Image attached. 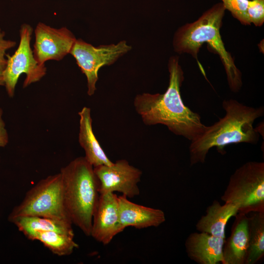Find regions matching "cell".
<instances>
[{
	"mask_svg": "<svg viewBox=\"0 0 264 264\" xmlns=\"http://www.w3.org/2000/svg\"><path fill=\"white\" fill-rule=\"evenodd\" d=\"M168 68L169 82L165 92L137 94L134 99L135 110L145 125H164L174 134L192 141L204 132L206 126L201 122L200 115L183 102L180 87L184 72L177 56L170 57Z\"/></svg>",
	"mask_w": 264,
	"mask_h": 264,
	"instance_id": "6da1fadb",
	"label": "cell"
},
{
	"mask_svg": "<svg viewBox=\"0 0 264 264\" xmlns=\"http://www.w3.org/2000/svg\"><path fill=\"white\" fill-rule=\"evenodd\" d=\"M222 106L225 111L224 116L212 125L206 126L199 136L191 141V166L204 163L212 148H217L218 152L223 154L224 148L228 145L256 144L259 141L260 134L253 123L264 115L263 107H249L232 99L223 100Z\"/></svg>",
	"mask_w": 264,
	"mask_h": 264,
	"instance_id": "7a4b0ae2",
	"label": "cell"
},
{
	"mask_svg": "<svg viewBox=\"0 0 264 264\" xmlns=\"http://www.w3.org/2000/svg\"><path fill=\"white\" fill-rule=\"evenodd\" d=\"M225 8L220 2L206 10L197 20L180 26L175 32L173 46L178 54L187 53L197 59L199 49L207 43L217 53L224 67L230 89L238 92L242 86V75L222 40L220 29Z\"/></svg>",
	"mask_w": 264,
	"mask_h": 264,
	"instance_id": "3957f363",
	"label": "cell"
},
{
	"mask_svg": "<svg viewBox=\"0 0 264 264\" xmlns=\"http://www.w3.org/2000/svg\"><path fill=\"white\" fill-rule=\"evenodd\" d=\"M65 207L73 224L90 236L93 215L99 196V181L93 166L79 157L62 168Z\"/></svg>",
	"mask_w": 264,
	"mask_h": 264,
	"instance_id": "277c9868",
	"label": "cell"
},
{
	"mask_svg": "<svg viewBox=\"0 0 264 264\" xmlns=\"http://www.w3.org/2000/svg\"><path fill=\"white\" fill-rule=\"evenodd\" d=\"M221 199L235 205L240 213L264 212V162L248 161L237 168Z\"/></svg>",
	"mask_w": 264,
	"mask_h": 264,
	"instance_id": "5b68a950",
	"label": "cell"
},
{
	"mask_svg": "<svg viewBox=\"0 0 264 264\" xmlns=\"http://www.w3.org/2000/svg\"><path fill=\"white\" fill-rule=\"evenodd\" d=\"M22 216L43 217L71 222L64 205L60 172L40 180L27 191L8 219Z\"/></svg>",
	"mask_w": 264,
	"mask_h": 264,
	"instance_id": "8992f818",
	"label": "cell"
},
{
	"mask_svg": "<svg viewBox=\"0 0 264 264\" xmlns=\"http://www.w3.org/2000/svg\"><path fill=\"white\" fill-rule=\"evenodd\" d=\"M33 32L30 25L22 24L17 49L13 55L6 54L7 64L3 73L4 86L10 97L14 96L16 85L22 74L26 75L23 88L40 81L46 74L45 65L38 63L31 47Z\"/></svg>",
	"mask_w": 264,
	"mask_h": 264,
	"instance_id": "52a82bcc",
	"label": "cell"
},
{
	"mask_svg": "<svg viewBox=\"0 0 264 264\" xmlns=\"http://www.w3.org/2000/svg\"><path fill=\"white\" fill-rule=\"evenodd\" d=\"M131 49V46L126 41L96 47L82 39H76L70 54L87 78L89 96L93 95L96 89L99 70L104 66L113 64Z\"/></svg>",
	"mask_w": 264,
	"mask_h": 264,
	"instance_id": "ba28073f",
	"label": "cell"
},
{
	"mask_svg": "<svg viewBox=\"0 0 264 264\" xmlns=\"http://www.w3.org/2000/svg\"><path fill=\"white\" fill-rule=\"evenodd\" d=\"M35 43L33 52L40 65L50 60L60 61L70 54L76 40L74 35L66 27H52L42 22L35 30Z\"/></svg>",
	"mask_w": 264,
	"mask_h": 264,
	"instance_id": "9c48e42d",
	"label": "cell"
},
{
	"mask_svg": "<svg viewBox=\"0 0 264 264\" xmlns=\"http://www.w3.org/2000/svg\"><path fill=\"white\" fill-rule=\"evenodd\" d=\"M99 181L100 194L121 193L128 198L138 196L142 171L130 164L125 159H119L111 165L93 167Z\"/></svg>",
	"mask_w": 264,
	"mask_h": 264,
	"instance_id": "30bf717a",
	"label": "cell"
},
{
	"mask_svg": "<svg viewBox=\"0 0 264 264\" xmlns=\"http://www.w3.org/2000/svg\"><path fill=\"white\" fill-rule=\"evenodd\" d=\"M118 197L114 193L100 194L94 210L90 236L104 245L122 232L119 218Z\"/></svg>",
	"mask_w": 264,
	"mask_h": 264,
	"instance_id": "8fae6325",
	"label": "cell"
},
{
	"mask_svg": "<svg viewBox=\"0 0 264 264\" xmlns=\"http://www.w3.org/2000/svg\"><path fill=\"white\" fill-rule=\"evenodd\" d=\"M225 240L205 232L192 233L185 242L187 256L198 264H224L222 249Z\"/></svg>",
	"mask_w": 264,
	"mask_h": 264,
	"instance_id": "7c38bea8",
	"label": "cell"
},
{
	"mask_svg": "<svg viewBox=\"0 0 264 264\" xmlns=\"http://www.w3.org/2000/svg\"><path fill=\"white\" fill-rule=\"evenodd\" d=\"M118 198L120 221L124 230L128 227H156L165 221L164 212L160 209L135 203L124 195Z\"/></svg>",
	"mask_w": 264,
	"mask_h": 264,
	"instance_id": "4fadbf2b",
	"label": "cell"
},
{
	"mask_svg": "<svg viewBox=\"0 0 264 264\" xmlns=\"http://www.w3.org/2000/svg\"><path fill=\"white\" fill-rule=\"evenodd\" d=\"M230 235L225 239L222 249L224 264H245L248 247V216L235 215Z\"/></svg>",
	"mask_w": 264,
	"mask_h": 264,
	"instance_id": "5bb4252c",
	"label": "cell"
},
{
	"mask_svg": "<svg viewBox=\"0 0 264 264\" xmlns=\"http://www.w3.org/2000/svg\"><path fill=\"white\" fill-rule=\"evenodd\" d=\"M78 114L80 116L78 140L85 151L84 157L93 167L112 165L113 162L107 156L93 133L90 109L84 107Z\"/></svg>",
	"mask_w": 264,
	"mask_h": 264,
	"instance_id": "9a60e30c",
	"label": "cell"
},
{
	"mask_svg": "<svg viewBox=\"0 0 264 264\" xmlns=\"http://www.w3.org/2000/svg\"><path fill=\"white\" fill-rule=\"evenodd\" d=\"M238 213L237 208L233 204L224 203L221 205L218 201L214 200L207 207L205 214L197 222L196 229L215 237L225 238L226 225L229 220Z\"/></svg>",
	"mask_w": 264,
	"mask_h": 264,
	"instance_id": "2e32d148",
	"label": "cell"
},
{
	"mask_svg": "<svg viewBox=\"0 0 264 264\" xmlns=\"http://www.w3.org/2000/svg\"><path fill=\"white\" fill-rule=\"evenodd\" d=\"M20 231L30 240L39 231H54L74 236L72 223L70 222L39 216H22L10 220Z\"/></svg>",
	"mask_w": 264,
	"mask_h": 264,
	"instance_id": "e0dca14e",
	"label": "cell"
},
{
	"mask_svg": "<svg viewBox=\"0 0 264 264\" xmlns=\"http://www.w3.org/2000/svg\"><path fill=\"white\" fill-rule=\"evenodd\" d=\"M248 216V247L245 264H255L264 255V212Z\"/></svg>",
	"mask_w": 264,
	"mask_h": 264,
	"instance_id": "ac0fdd59",
	"label": "cell"
},
{
	"mask_svg": "<svg viewBox=\"0 0 264 264\" xmlns=\"http://www.w3.org/2000/svg\"><path fill=\"white\" fill-rule=\"evenodd\" d=\"M74 236L54 231H39L35 232L30 240H38L53 254L64 256L70 255L78 247Z\"/></svg>",
	"mask_w": 264,
	"mask_h": 264,
	"instance_id": "d6986e66",
	"label": "cell"
},
{
	"mask_svg": "<svg viewBox=\"0 0 264 264\" xmlns=\"http://www.w3.org/2000/svg\"><path fill=\"white\" fill-rule=\"evenodd\" d=\"M248 25L261 26L264 22V0H249L246 12Z\"/></svg>",
	"mask_w": 264,
	"mask_h": 264,
	"instance_id": "ffe728a7",
	"label": "cell"
},
{
	"mask_svg": "<svg viewBox=\"0 0 264 264\" xmlns=\"http://www.w3.org/2000/svg\"><path fill=\"white\" fill-rule=\"evenodd\" d=\"M225 10L244 25H248L246 12L249 0H220Z\"/></svg>",
	"mask_w": 264,
	"mask_h": 264,
	"instance_id": "44dd1931",
	"label": "cell"
},
{
	"mask_svg": "<svg viewBox=\"0 0 264 264\" xmlns=\"http://www.w3.org/2000/svg\"><path fill=\"white\" fill-rule=\"evenodd\" d=\"M4 36L5 33L0 28V86L4 85L3 73L7 64L6 51L16 45L15 41L5 39Z\"/></svg>",
	"mask_w": 264,
	"mask_h": 264,
	"instance_id": "7402d4cb",
	"label": "cell"
},
{
	"mask_svg": "<svg viewBox=\"0 0 264 264\" xmlns=\"http://www.w3.org/2000/svg\"><path fill=\"white\" fill-rule=\"evenodd\" d=\"M3 111L0 108V147L5 146L8 142V134L2 119Z\"/></svg>",
	"mask_w": 264,
	"mask_h": 264,
	"instance_id": "603a6c76",
	"label": "cell"
}]
</instances>
